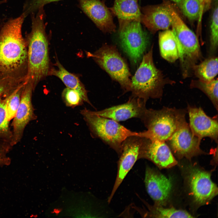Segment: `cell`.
Returning <instances> with one entry per match:
<instances>
[{"instance_id":"30","label":"cell","mask_w":218,"mask_h":218,"mask_svg":"<svg viewBox=\"0 0 218 218\" xmlns=\"http://www.w3.org/2000/svg\"><path fill=\"white\" fill-rule=\"evenodd\" d=\"M0 97V135H5L9 134V121L7 117L6 111V97Z\"/></svg>"},{"instance_id":"32","label":"cell","mask_w":218,"mask_h":218,"mask_svg":"<svg viewBox=\"0 0 218 218\" xmlns=\"http://www.w3.org/2000/svg\"><path fill=\"white\" fill-rule=\"evenodd\" d=\"M206 0H199L200 4V11L199 17L197 20V36L198 38H202V20Z\"/></svg>"},{"instance_id":"31","label":"cell","mask_w":218,"mask_h":218,"mask_svg":"<svg viewBox=\"0 0 218 218\" xmlns=\"http://www.w3.org/2000/svg\"><path fill=\"white\" fill-rule=\"evenodd\" d=\"M21 79L7 77L0 78V97L8 94L17 87L16 85Z\"/></svg>"},{"instance_id":"22","label":"cell","mask_w":218,"mask_h":218,"mask_svg":"<svg viewBox=\"0 0 218 218\" xmlns=\"http://www.w3.org/2000/svg\"><path fill=\"white\" fill-rule=\"evenodd\" d=\"M195 75L199 79L209 81L214 79L218 73V60L217 57L207 59L200 64L192 67Z\"/></svg>"},{"instance_id":"18","label":"cell","mask_w":218,"mask_h":218,"mask_svg":"<svg viewBox=\"0 0 218 218\" xmlns=\"http://www.w3.org/2000/svg\"><path fill=\"white\" fill-rule=\"evenodd\" d=\"M81 8L102 32L112 33L116 31L113 15L100 0H78Z\"/></svg>"},{"instance_id":"11","label":"cell","mask_w":218,"mask_h":218,"mask_svg":"<svg viewBox=\"0 0 218 218\" xmlns=\"http://www.w3.org/2000/svg\"><path fill=\"white\" fill-rule=\"evenodd\" d=\"M188 182L195 201L200 205L208 203L218 194V188L211 179L210 173L197 168H191Z\"/></svg>"},{"instance_id":"21","label":"cell","mask_w":218,"mask_h":218,"mask_svg":"<svg viewBox=\"0 0 218 218\" xmlns=\"http://www.w3.org/2000/svg\"><path fill=\"white\" fill-rule=\"evenodd\" d=\"M159 43L160 54L167 61L173 62L179 58L177 41L172 31L169 29L159 32Z\"/></svg>"},{"instance_id":"17","label":"cell","mask_w":218,"mask_h":218,"mask_svg":"<svg viewBox=\"0 0 218 218\" xmlns=\"http://www.w3.org/2000/svg\"><path fill=\"white\" fill-rule=\"evenodd\" d=\"M169 4L164 2L142 8L141 22L153 34L159 30L168 29L171 26L172 18Z\"/></svg>"},{"instance_id":"8","label":"cell","mask_w":218,"mask_h":218,"mask_svg":"<svg viewBox=\"0 0 218 218\" xmlns=\"http://www.w3.org/2000/svg\"><path fill=\"white\" fill-rule=\"evenodd\" d=\"M121 46L131 60L135 64L139 61L148 44V38L140 21L128 24L118 30Z\"/></svg>"},{"instance_id":"15","label":"cell","mask_w":218,"mask_h":218,"mask_svg":"<svg viewBox=\"0 0 218 218\" xmlns=\"http://www.w3.org/2000/svg\"><path fill=\"white\" fill-rule=\"evenodd\" d=\"M34 90L30 84H25L12 123L13 135L12 143L14 144L20 140L25 127L35 117L31 101L32 93Z\"/></svg>"},{"instance_id":"3","label":"cell","mask_w":218,"mask_h":218,"mask_svg":"<svg viewBox=\"0 0 218 218\" xmlns=\"http://www.w3.org/2000/svg\"><path fill=\"white\" fill-rule=\"evenodd\" d=\"M152 46L143 57L142 62L131 80L130 91L132 96L147 102L150 98L162 97L163 89L168 84L174 81L164 78L160 71L155 67L153 58Z\"/></svg>"},{"instance_id":"13","label":"cell","mask_w":218,"mask_h":218,"mask_svg":"<svg viewBox=\"0 0 218 218\" xmlns=\"http://www.w3.org/2000/svg\"><path fill=\"white\" fill-rule=\"evenodd\" d=\"M149 160L160 169L168 168L177 164L166 142L145 137L140 151L139 159Z\"/></svg>"},{"instance_id":"6","label":"cell","mask_w":218,"mask_h":218,"mask_svg":"<svg viewBox=\"0 0 218 218\" xmlns=\"http://www.w3.org/2000/svg\"><path fill=\"white\" fill-rule=\"evenodd\" d=\"M169 5L172 18V30L177 42L179 58L183 76L187 77L193 66L202 58L199 39L183 21L174 6L170 2Z\"/></svg>"},{"instance_id":"24","label":"cell","mask_w":218,"mask_h":218,"mask_svg":"<svg viewBox=\"0 0 218 218\" xmlns=\"http://www.w3.org/2000/svg\"><path fill=\"white\" fill-rule=\"evenodd\" d=\"M149 215L157 218H193V216L185 210L173 207L165 208L162 206L155 205L150 207Z\"/></svg>"},{"instance_id":"9","label":"cell","mask_w":218,"mask_h":218,"mask_svg":"<svg viewBox=\"0 0 218 218\" xmlns=\"http://www.w3.org/2000/svg\"><path fill=\"white\" fill-rule=\"evenodd\" d=\"M201 140L192 133L186 122L177 129L166 142L178 158L190 160L194 157L207 154L200 147Z\"/></svg>"},{"instance_id":"16","label":"cell","mask_w":218,"mask_h":218,"mask_svg":"<svg viewBox=\"0 0 218 218\" xmlns=\"http://www.w3.org/2000/svg\"><path fill=\"white\" fill-rule=\"evenodd\" d=\"M146 102L142 99L132 96L123 104L92 112L96 114L117 122L134 117L141 120L147 109Z\"/></svg>"},{"instance_id":"1","label":"cell","mask_w":218,"mask_h":218,"mask_svg":"<svg viewBox=\"0 0 218 218\" xmlns=\"http://www.w3.org/2000/svg\"><path fill=\"white\" fill-rule=\"evenodd\" d=\"M38 11L36 14H31V29L27 35V71L24 77L25 81L30 84L34 90L40 81L49 76L51 66L43 8Z\"/></svg>"},{"instance_id":"10","label":"cell","mask_w":218,"mask_h":218,"mask_svg":"<svg viewBox=\"0 0 218 218\" xmlns=\"http://www.w3.org/2000/svg\"><path fill=\"white\" fill-rule=\"evenodd\" d=\"M146 137L132 136L123 142L122 150L118 162L117 172L115 183L108 200L111 201L117 189L137 160Z\"/></svg>"},{"instance_id":"29","label":"cell","mask_w":218,"mask_h":218,"mask_svg":"<svg viewBox=\"0 0 218 218\" xmlns=\"http://www.w3.org/2000/svg\"><path fill=\"white\" fill-rule=\"evenodd\" d=\"M61 0H29L24 4L23 14L26 17L28 15L34 13L46 4Z\"/></svg>"},{"instance_id":"28","label":"cell","mask_w":218,"mask_h":218,"mask_svg":"<svg viewBox=\"0 0 218 218\" xmlns=\"http://www.w3.org/2000/svg\"><path fill=\"white\" fill-rule=\"evenodd\" d=\"M210 49L214 51L216 50L218 44V7L217 3L212 13L210 25Z\"/></svg>"},{"instance_id":"7","label":"cell","mask_w":218,"mask_h":218,"mask_svg":"<svg viewBox=\"0 0 218 218\" xmlns=\"http://www.w3.org/2000/svg\"><path fill=\"white\" fill-rule=\"evenodd\" d=\"M87 55L92 58L112 79L118 82L125 92L130 91L131 74L116 46L105 44L94 53L88 52Z\"/></svg>"},{"instance_id":"14","label":"cell","mask_w":218,"mask_h":218,"mask_svg":"<svg viewBox=\"0 0 218 218\" xmlns=\"http://www.w3.org/2000/svg\"><path fill=\"white\" fill-rule=\"evenodd\" d=\"M144 183L147 193L155 204L164 205L170 197L172 187L171 180L147 165Z\"/></svg>"},{"instance_id":"12","label":"cell","mask_w":218,"mask_h":218,"mask_svg":"<svg viewBox=\"0 0 218 218\" xmlns=\"http://www.w3.org/2000/svg\"><path fill=\"white\" fill-rule=\"evenodd\" d=\"M187 111L189 118L188 124L193 134L201 140L204 138L208 137L217 144V117H210L201 107L189 105H188Z\"/></svg>"},{"instance_id":"33","label":"cell","mask_w":218,"mask_h":218,"mask_svg":"<svg viewBox=\"0 0 218 218\" xmlns=\"http://www.w3.org/2000/svg\"><path fill=\"white\" fill-rule=\"evenodd\" d=\"M214 0H206L204 9V12L209 10L211 7L212 4Z\"/></svg>"},{"instance_id":"25","label":"cell","mask_w":218,"mask_h":218,"mask_svg":"<svg viewBox=\"0 0 218 218\" xmlns=\"http://www.w3.org/2000/svg\"><path fill=\"white\" fill-rule=\"evenodd\" d=\"M26 82L19 84L6 97V111L8 120L13 119L18 107L22 91Z\"/></svg>"},{"instance_id":"34","label":"cell","mask_w":218,"mask_h":218,"mask_svg":"<svg viewBox=\"0 0 218 218\" xmlns=\"http://www.w3.org/2000/svg\"><path fill=\"white\" fill-rule=\"evenodd\" d=\"M171 0L174 2H175L176 3H178L179 2H180L182 0Z\"/></svg>"},{"instance_id":"27","label":"cell","mask_w":218,"mask_h":218,"mask_svg":"<svg viewBox=\"0 0 218 218\" xmlns=\"http://www.w3.org/2000/svg\"><path fill=\"white\" fill-rule=\"evenodd\" d=\"M61 97L63 102L68 107H74L82 105L84 102L78 92L67 87L63 90Z\"/></svg>"},{"instance_id":"23","label":"cell","mask_w":218,"mask_h":218,"mask_svg":"<svg viewBox=\"0 0 218 218\" xmlns=\"http://www.w3.org/2000/svg\"><path fill=\"white\" fill-rule=\"evenodd\" d=\"M218 79L209 81H204L199 79L192 80L190 87L200 90L209 98L214 107L218 111Z\"/></svg>"},{"instance_id":"26","label":"cell","mask_w":218,"mask_h":218,"mask_svg":"<svg viewBox=\"0 0 218 218\" xmlns=\"http://www.w3.org/2000/svg\"><path fill=\"white\" fill-rule=\"evenodd\" d=\"M178 3L183 14L189 20H198L200 11L199 0H182Z\"/></svg>"},{"instance_id":"5","label":"cell","mask_w":218,"mask_h":218,"mask_svg":"<svg viewBox=\"0 0 218 218\" xmlns=\"http://www.w3.org/2000/svg\"><path fill=\"white\" fill-rule=\"evenodd\" d=\"M187 110L163 107L160 110L147 109L141 120L147 129L149 138L166 142L187 122Z\"/></svg>"},{"instance_id":"2","label":"cell","mask_w":218,"mask_h":218,"mask_svg":"<svg viewBox=\"0 0 218 218\" xmlns=\"http://www.w3.org/2000/svg\"><path fill=\"white\" fill-rule=\"evenodd\" d=\"M22 14L8 20L0 31V76H15L27 66V47L22 33Z\"/></svg>"},{"instance_id":"4","label":"cell","mask_w":218,"mask_h":218,"mask_svg":"<svg viewBox=\"0 0 218 218\" xmlns=\"http://www.w3.org/2000/svg\"><path fill=\"white\" fill-rule=\"evenodd\" d=\"M80 112L92 135L101 139L120 155L122 152V143L127 137L132 136L149 137L147 130L133 132L116 121L96 114L86 108Z\"/></svg>"},{"instance_id":"19","label":"cell","mask_w":218,"mask_h":218,"mask_svg":"<svg viewBox=\"0 0 218 218\" xmlns=\"http://www.w3.org/2000/svg\"><path fill=\"white\" fill-rule=\"evenodd\" d=\"M109 9L118 19L119 30L132 22H141L142 13L138 0H114L113 6Z\"/></svg>"},{"instance_id":"35","label":"cell","mask_w":218,"mask_h":218,"mask_svg":"<svg viewBox=\"0 0 218 218\" xmlns=\"http://www.w3.org/2000/svg\"><path fill=\"white\" fill-rule=\"evenodd\" d=\"M1 3V1H0V3Z\"/></svg>"},{"instance_id":"20","label":"cell","mask_w":218,"mask_h":218,"mask_svg":"<svg viewBox=\"0 0 218 218\" xmlns=\"http://www.w3.org/2000/svg\"><path fill=\"white\" fill-rule=\"evenodd\" d=\"M54 64L55 67L51 66L49 75L54 76L59 78L66 87L76 91L84 102L93 106L88 98L87 91L79 78L66 70L57 58Z\"/></svg>"}]
</instances>
